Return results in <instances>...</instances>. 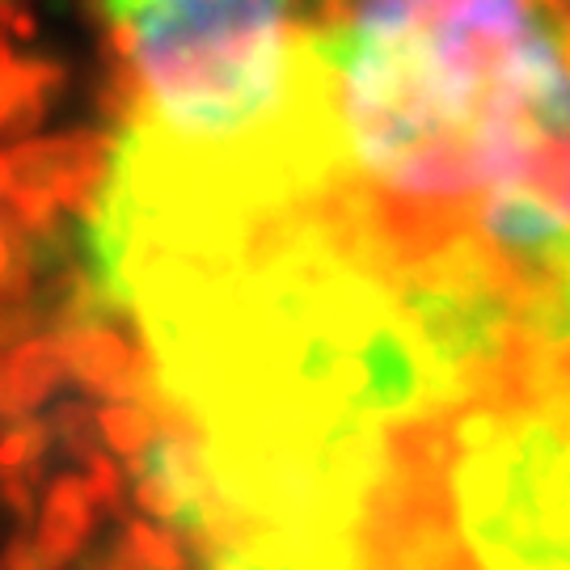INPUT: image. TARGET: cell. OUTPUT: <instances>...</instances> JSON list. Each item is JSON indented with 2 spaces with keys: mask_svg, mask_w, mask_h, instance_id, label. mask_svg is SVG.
<instances>
[{
  "mask_svg": "<svg viewBox=\"0 0 570 570\" xmlns=\"http://www.w3.org/2000/svg\"><path fill=\"white\" fill-rule=\"evenodd\" d=\"M140 81L127 153L153 161H245L296 140L322 102L313 26L284 4H110Z\"/></svg>",
  "mask_w": 570,
  "mask_h": 570,
  "instance_id": "cell-1",
  "label": "cell"
},
{
  "mask_svg": "<svg viewBox=\"0 0 570 570\" xmlns=\"http://www.w3.org/2000/svg\"><path fill=\"white\" fill-rule=\"evenodd\" d=\"M456 515L482 570H570V360L465 428Z\"/></svg>",
  "mask_w": 570,
  "mask_h": 570,
  "instance_id": "cell-2",
  "label": "cell"
}]
</instances>
